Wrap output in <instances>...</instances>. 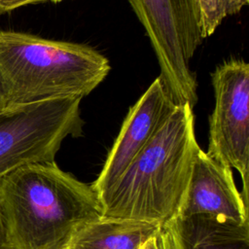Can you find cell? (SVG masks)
Here are the masks:
<instances>
[{
	"instance_id": "obj_1",
	"label": "cell",
	"mask_w": 249,
	"mask_h": 249,
	"mask_svg": "<svg viewBox=\"0 0 249 249\" xmlns=\"http://www.w3.org/2000/svg\"><path fill=\"white\" fill-rule=\"evenodd\" d=\"M199 148L194 107L177 104L116 183L99 197L102 216L159 226L176 217Z\"/></svg>"
},
{
	"instance_id": "obj_2",
	"label": "cell",
	"mask_w": 249,
	"mask_h": 249,
	"mask_svg": "<svg viewBox=\"0 0 249 249\" xmlns=\"http://www.w3.org/2000/svg\"><path fill=\"white\" fill-rule=\"evenodd\" d=\"M10 249H61L84 224L102 216L91 185L55 161L23 165L0 181Z\"/></svg>"
},
{
	"instance_id": "obj_3",
	"label": "cell",
	"mask_w": 249,
	"mask_h": 249,
	"mask_svg": "<svg viewBox=\"0 0 249 249\" xmlns=\"http://www.w3.org/2000/svg\"><path fill=\"white\" fill-rule=\"evenodd\" d=\"M110 70L108 58L88 45L0 31L2 108L83 98L105 80Z\"/></svg>"
},
{
	"instance_id": "obj_4",
	"label": "cell",
	"mask_w": 249,
	"mask_h": 249,
	"mask_svg": "<svg viewBox=\"0 0 249 249\" xmlns=\"http://www.w3.org/2000/svg\"><path fill=\"white\" fill-rule=\"evenodd\" d=\"M158 59L163 84L176 104L197 102L191 60L204 40L196 0H128Z\"/></svg>"
},
{
	"instance_id": "obj_5",
	"label": "cell",
	"mask_w": 249,
	"mask_h": 249,
	"mask_svg": "<svg viewBox=\"0 0 249 249\" xmlns=\"http://www.w3.org/2000/svg\"><path fill=\"white\" fill-rule=\"evenodd\" d=\"M79 97L0 110V181L27 164L54 161L63 140L82 135Z\"/></svg>"
},
{
	"instance_id": "obj_6",
	"label": "cell",
	"mask_w": 249,
	"mask_h": 249,
	"mask_svg": "<svg viewBox=\"0 0 249 249\" xmlns=\"http://www.w3.org/2000/svg\"><path fill=\"white\" fill-rule=\"evenodd\" d=\"M211 84L214 108L205 153L238 171L243 182L241 196L248 202L249 64L242 58L224 60L211 73Z\"/></svg>"
},
{
	"instance_id": "obj_7",
	"label": "cell",
	"mask_w": 249,
	"mask_h": 249,
	"mask_svg": "<svg viewBox=\"0 0 249 249\" xmlns=\"http://www.w3.org/2000/svg\"><path fill=\"white\" fill-rule=\"evenodd\" d=\"M161 78L157 77L130 106L103 168L91 184L98 198L120 178L176 107Z\"/></svg>"
},
{
	"instance_id": "obj_8",
	"label": "cell",
	"mask_w": 249,
	"mask_h": 249,
	"mask_svg": "<svg viewBox=\"0 0 249 249\" xmlns=\"http://www.w3.org/2000/svg\"><path fill=\"white\" fill-rule=\"evenodd\" d=\"M200 214L237 223L249 220L248 202L235 185L231 168L216 161L199 148L177 216Z\"/></svg>"
},
{
	"instance_id": "obj_9",
	"label": "cell",
	"mask_w": 249,
	"mask_h": 249,
	"mask_svg": "<svg viewBox=\"0 0 249 249\" xmlns=\"http://www.w3.org/2000/svg\"><path fill=\"white\" fill-rule=\"evenodd\" d=\"M156 240L159 249H249V220L176 216L160 226Z\"/></svg>"
},
{
	"instance_id": "obj_10",
	"label": "cell",
	"mask_w": 249,
	"mask_h": 249,
	"mask_svg": "<svg viewBox=\"0 0 249 249\" xmlns=\"http://www.w3.org/2000/svg\"><path fill=\"white\" fill-rule=\"evenodd\" d=\"M159 229L149 222L101 216L76 230L61 249H140Z\"/></svg>"
},
{
	"instance_id": "obj_11",
	"label": "cell",
	"mask_w": 249,
	"mask_h": 249,
	"mask_svg": "<svg viewBox=\"0 0 249 249\" xmlns=\"http://www.w3.org/2000/svg\"><path fill=\"white\" fill-rule=\"evenodd\" d=\"M203 39L211 36L228 17L238 14L249 0H196Z\"/></svg>"
},
{
	"instance_id": "obj_12",
	"label": "cell",
	"mask_w": 249,
	"mask_h": 249,
	"mask_svg": "<svg viewBox=\"0 0 249 249\" xmlns=\"http://www.w3.org/2000/svg\"><path fill=\"white\" fill-rule=\"evenodd\" d=\"M47 0H0V15L14 11L19 7L42 3Z\"/></svg>"
},
{
	"instance_id": "obj_13",
	"label": "cell",
	"mask_w": 249,
	"mask_h": 249,
	"mask_svg": "<svg viewBox=\"0 0 249 249\" xmlns=\"http://www.w3.org/2000/svg\"><path fill=\"white\" fill-rule=\"evenodd\" d=\"M0 249H10L7 222H6L5 214L3 211L1 197H0Z\"/></svg>"
},
{
	"instance_id": "obj_14",
	"label": "cell",
	"mask_w": 249,
	"mask_h": 249,
	"mask_svg": "<svg viewBox=\"0 0 249 249\" xmlns=\"http://www.w3.org/2000/svg\"><path fill=\"white\" fill-rule=\"evenodd\" d=\"M140 249H159L157 240H156V235L151 237L149 240H147Z\"/></svg>"
},
{
	"instance_id": "obj_15",
	"label": "cell",
	"mask_w": 249,
	"mask_h": 249,
	"mask_svg": "<svg viewBox=\"0 0 249 249\" xmlns=\"http://www.w3.org/2000/svg\"><path fill=\"white\" fill-rule=\"evenodd\" d=\"M52 2H54V3H59V2H61V1H63V0H51Z\"/></svg>"
},
{
	"instance_id": "obj_16",
	"label": "cell",
	"mask_w": 249,
	"mask_h": 249,
	"mask_svg": "<svg viewBox=\"0 0 249 249\" xmlns=\"http://www.w3.org/2000/svg\"><path fill=\"white\" fill-rule=\"evenodd\" d=\"M2 109V105H1V102H0V110Z\"/></svg>"
}]
</instances>
